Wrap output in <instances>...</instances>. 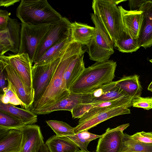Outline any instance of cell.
I'll use <instances>...</instances> for the list:
<instances>
[{"mask_svg":"<svg viewBox=\"0 0 152 152\" xmlns=\"http://www.w3.org/2000/svg\"><path fill=\"white\" fill-rule=\"evenodd\" d=\"M0 65L4 69L7 80L11 83L17 95L23 103L24 108L29 110L34 102V97L28 94L21 77L3 56H0Z\"/></svg>","mask_w":152,"mask_h":152,"instance_id":"obj_11","label":"cell"},{"mask_svg":"<svg viewBox=\"0 0 152 152\" xmlns=\"http://www.w3.org/2000/svg\"><path fill=\"white\" fill-rule=\"evenodd\" d=\"M132 101L130 98L126 97L99 103L85 104H80L79 105V108L80 112L83 114L85 113L91 108L96 106L110 107L113 108L124 107L128 108L132 106Z\"/></svg>","mask_w":152,"mask_h":152,"instance_id":"obj_25","label":"cell"},{"mask_svg":"<svg viewBox=\"0 0 152 152\" xmlns=\"http://www.w3.org/2000/svg\"><path fill=\"white\" fill-rule=\"evenodd\" d=\"M22 138L20 131L9 130L0 140V152H19Z\"/></svg>","mask_w":152,"mask_h":152,"instance_id":"obj_23","label":"cell"},{"mask_svg":"<svg viewBox=\"0 0 152 152\" xmlns=\"http://www.w3.org/2000/svg\"><path fill=\"white\" fill-rule=\"evenodd\" d=\"M101 136L91 133L88 131H85L66 137L73 141L81 150L88 151L87 147L90 142L99 138Z\"/></svg>","mask_w":152,"mask_h":152,"instance_id":"obj_30","label":"cell"},{"mask_svg":"<svg viewBox=\"0 0 152 152\" xmlns=\"http://www.w3.org/2000/svg\"><path fill=\"white\" fill-rule=\"evenodd\" d=\"M129 126L127 124L114 128H108L99 138L96 152H122L123 132Z\"/></svg>","mask_w":152,"mask_h":152,"instance_id":"obj_12","label":"cell"},{"mask_svg":"<svg viewBox=\"0 0 152 152\" xmlns=\"http://www.w3.org/2000/svg\"><path fill=\"white\" fill-rule=\"evenodd\" d=\"M131 137L134 140L145 143L152 144V132H146L143 131L137 132Z\"/></svg>","mask_w":152,"mask_h":152,"instance_id":"obj_35","label":"cell"},{"mask_svg":"<svg viewBox=\"0 0 152 152\" xmlns=\"http://www.w3.org/2000/svg\"><path fill=\"white\" fill-rule=\"evenodd\" d=\"M45 144L50 152H77L79 147L73 141L66 137L51 136Z\"/></svg>","mask_w":152,"mask_h":152,"instance_id":"obj_19","label":"cell"},{"mask_svg":"<svg viewBox=\"0 0 152 152\" xmlns=\"http://www.w3.org/2000/svg\"><path fill=\"white\" fill-rule=\"evenodd\" d=\"M131 113L130 110L124 107H118L98 114L89 120L79 123L74 128L75 133L88 131L100 123L113 117Z\"/></svg>","mask_w":152,"mask_h":152,"instance_id":"obj_16","label":"cell"},{"mask_svg":"<svg viewBox=\"0 0 152 152\" xmlns=\"http://www.w3.org/2000/svg\"><path fill=\"white\" fill-rule=\"evenodd\" d=\"M149 61L152 63V59L150 60Z\"/></svg>","mask_w":152,"mask_h":152,"instance_id":"obj_43","label":"cell"},{"mask_svg":"<svg viewBox=\"0 0 152 152\" xmlns=\"http://www.w3.org/2000/svg\"><path fill=\"white\" fill-rule=\"evenodd\" d=\"M52 24L34 25L21 23L20 43L18 53L28 54L33 63L38 48Z\"/></svg>","mask_w":152,"mask_h":152,"instance_id":"obj_6","label":"cell"},{"mask_svg":"<svg viewBox=\"0 0 152 152\" xmlns=\"http://www.w3.org/2000/svg\"><path fill=\"white\" fill-rule=\"evenodd\" d=\"M77 152H89L88 151H82V150H79Z\"/></svg>","mask_w":152,"mask_h":152,"instance_id":"obj_42","label":"cell"},{"mask_svg":"<svg viewBox=\"0 0 152 152\" xmlns=\"http://www.w3.org/2000/svg\"><path fill=\"white\" fill-rule=\"evenodd\" d=\"M125 1L94 0L92 2L94 14L97 17L114 44L124 31L121 11L117 5Z\"/></svg>","mask_w":152,"mask_h":152,"instance_id":"obj_4","label":"cell"},{"mask_svg":"<svg viewBox=\"0 0 152 152\" xmlns=\"http://www.w3.org/2000/svg\"><path fill=\"white\" fill-rule=\"evenodd\" d=\"M71 23L63 17L59 21L53 24L36 52L34 64L45 52L56 44L71 37Z\"/></svg>","mask_w":152,"mask_h":152,"instance_id":"obj_7","label":"cell"},{"mask_svg":"<svg viewBox=\"0 0 152 152\" xmlns=\"http://www.w3.org/2000/svg\"><path fill=\"white\" fill-rule=\"evenodd\" d=\"M84 53L85 51L82 45L70 42L61 56L59 63L49 85L41 97L33 103L29 110L34 113L49 106L70 93L67 88L64 73L71 62L77 56Z\"/></svg>","mask_w":152,"mask_h":152,"instance_id":"obj_1","label":"cell"},{"mask_svg":"<svg viewBox=\"0 0 152 152\" xmlns=\"http://www.w3.org/2000/svg\"><path fill=\"white\" fill-rule=\"evenodd\" d=\"M114 46L122 53H132L136 51L140 48L137 39H134L124 31L117 41L114 44Z\"/></svg>","mask_w":152,"mask_h":152,"instance_id":"obj_27","label":"cell"},{"mask_svg":"<svg viewBox=\"0 0 152 152\" xmlns=\"http://www.w3.org/2000/svg\"><path fill=\"white\" fill-rule=\"evenodd\" d=\"M71 40L86 46L94 36V27L75 21L71 24Z\"/></svg>","mask_w":152,"mask_h":152,"instance_id":"obj_18","label":"cell"},{"mask_svg":"<svg viewBox=\"0 0 152 152\" xmlns=\"http://www.w3.org/2000/svg\"><path fill=\"white\" fill-rule=\"evenodd\" d=\"M122 152H152V144L137 141L124 133Z\"/></svg>","mask_w":152,"mask_h":152,"instance_id":"obj_26","label":"cell"},{"mask_svg":"<svg viewBox=\"0 0 152 152\" xmlns=\"http://www.w3.org/2000/svg\"><path fill=\"white\" fill-rule=\"evenodd\" d=\"M117 81L107 83L94 90L82 95V104L92 103L97 99L116 86Z\"/></svg>","mask_w":152,"mask_h":152,"instance_id":"obj_28","label":"cell"},{"mask_svg":"<svg viewBox=\"0 0 152 152\" xmlns=\"http://www.w3.org/2000/svg\"><path fill=\"white\" fill-rule=\"evenodd\" d=\"M26 125L11 114L0 111V129L20 131Z\"/></svg>","mask_w":152,"mask_h":152,"instance_id":"obj_29","label":"cell"},{"mask_svg":"<svg viewBox=\"0 0 152 152\" xmlns=\"http://www.w3.org/2000/svg\"><path fill=\"white\" fill-rule=\"evenodd\" d=\"M116 86L124 91L132 100L140 96L142 88L137 75L124 76L117 81Z\"/></svg>","mask_w":152,"mask_h":152,"instance_id":"obj_22","label":"cell"},{"mask_svg":"<svg viewBox=\"0 0 152 152\" xmlns=\"http://www.w3.org/2000/svg\"><path fill=\"white\" fill-rule=\"evenodd\" d=\"M0 111L11 114L26 125L34 124L37 121V115L29 110L19 108L10 104H4L0 102Z\"/></svg>","mask_w":152,"mask_h":152,"instance_id":"obj_20","label":"cell"},{"mask_svg":"<svg viewBox=\"0 0 152 152\" xmlns=\"http://www.w3.org/2000/svg\"><path fill=\"white\" fill-rule=\"evenodd\" d=\"M21 1L19 0H1L0 1V6L8 7L14 5L15 3Z\"/></svg>","mask_w":152,"mask_h":152,"instance_id":"obj_39","label":"cell"},{"mask_svg":"<svg viewBox=\"0 0 152 152\" xmlns=\"http://www.w3.org/2000/svg\"><path fill=\"white\" fill-rule=\"evenodd\" d=\"M118 7L121 11L124 31L132 38L137 39L143 18L142 12L127 10L121 6Z\"/></svg>","mask_w":152,"mask_h":152,"instance_id":"obj_15","label":"cell"},{"mask_svg":"<svg viewBox=\"0 0 152 152\" xmlns=\"http://www.w3.org/2000/svg\"><path fill=\"white\" fill-rule=\"evenodd\" d=\"M3 56L21 77L28 94L34 97L32 85L33 63L28 54L17 53Z\"/></svg>","mask_w":152,"mask_h":152,"instance_id":"obj_10","label":"cell"},{"mask_svg":"<svg viewBox=\"0 0 152 152\" xmlns=\"http://www.w3.org/2000/svg\"><path fill=\"white\" fill-rule=\"evenodd\" d=\"M116 66V62L108 60L102 62H96L85 68L69 91L71 93L83 94L113 81Z\"/></svg>","mask_w":152,"mask_h":152,"instance_id":"obj_2","label":"cell"},{"mask_svg":"<svg viewBox=\"0 0 152 152\" xmlns=\"http://www.w3.org/2000/svg\"><path fill=\"white\" fill-rule=\"evenodd\" d=\"M71 42L70 37L56 44L47 50L34 64H46L60 58Z\"/></svg>","mask_w":152,"mask_h":152,"instance_id":"obj_24","label":"cell"},{"mask_svg":"<svg viewBox=\"0 0 152 152\" xmlns=\"http://www.w3.org/2000/svg\"><path fill=\"white\" fill-rule=\"evenodd\" d=\"M149 0L129 1L128 5L130 11H139L143 4L148 1Z\"/></svg>","mask_w":152,"mask_h":152,"instance_id":"obj_37","label":"cell"},{"mask_svg":"<svg viewBox=\"0 0 152 152\" xmlns=\"http://www.w3.org/2000/svg\"><path fill=\"white\" fill-rule=\"evenodd\" d=\"M126 97L130 98L124 91L116 86L92 103H99Z\"/></svg>","mask_w":152,"mask_h":152,"instance_id":"obj_33","label":"cell"},{"mask_svg":"<svg viewBox=\"0 0 152 152\" xmlns=\"http://www.w3.org/2000/svg\"><path fill=\"white\" fill-rule=\"evenodd\" d=\"M132 106L148 110L152 109V98L137 96L132 101Z\"/></svg>","mask_w":152,"mask_h":152,"instance_id":"obj_34","label":"cell"},{"mask_svg":"<svg viewBox=\"0 0 152 152\" xmlns=\"http://www.w3.org/2000/svg\"><path fill=\"white\" fill-rule=\"evenodd\" d=\"M8 81V80H7ZM7 88L0 94V101L4 104H10L14 105H20L24 108V104L17 95L11 83L8 81Z\"/></svg>","mask_w":152,"mask_h":152,"instance_id":"obj_32","label":"cell"},{"mask_svg":"<svg viewBox=\"0 0 152 152\" xmlns=\"http://www.w3.org/2000/svg\"><path fill=\"white\" fill-rule=\"evenodd\" d=\"M21 23L15 18H9L7 27L0 30V55L10 51L18 53L21 40Z\"/></svg>","mask_w":152,"mask_h":152,"instance_id":"obj_9","label":"cell"},{"mask_svg":"<svg viewBox=\"0 0 152 152\" xmlns=\"http://www.w3.org/2000/svg\"><path fill=\"white\" fill-rule=\"evenodd\" d=\"M148 89V90L152 92V81L149 85Z\"/></svg>","mask_w":152,"mask_h":152,"instance_id":"obj_41","label":"cell"},{"mask_svg":"<svg viewBox=\"0 0 152 152\" xmlns=\"http://www.w3.org/2000/svg\"><path fill=\"white\" fill-rule=\"evenodd\" d=\"M47 124L58 137H66L75 134L74 128L61 121L49 120L46 121Z\"/></svg>","mask_w":152,"mask_h":152,"instance_id":"obj_31","label":"cell"},{"mask_svg":"<svg viewBox=\"0 0 152 152\" xmlns=\"http://www.w3.org/2000/svg\"><path fill=\"white\" fill-rule=\"evenodd\" d=\"M82 53L75 57L70 63L64 75L68 90L82 73L84 68V54Z\"/></svg>","mask_w":152,"mask_h":152,"instance_id":"obj_21","label":"cell"},{"mask_svg":"<svg viewBox=\"0 0 152 152\" xmlns=\"http://www.w3.org/2000/svg\"><path fill=\"white\" fill-rule=\"evenodd\" d=\"M20 131L22 138L19 152H38L45 144L40 126L26 125Z\"/></svg>","mask_w":152,"mask_h":152,"instance_id":"obj_13","label":"cell"},{"mask_svg":"<svg viewBox=\"0 0 152 152\" xmlns=\"http://www.w3.org/2000/svg\"><path fill=\"white\" fill-rule=\"evenodd\" d=\"M10 15V13L7 11L0 10V30L7 27Z\"/></svg>","mask_w":152,"mask_h":152,"instance_id":"obj_36","label":"cell"},{"mask_svg":"<svg viewBox=\"0 0 152 152\" xmlns=\"http://www.w3.org/2000/svg\"><path fill=\"white\" fill-rule=\"evenodd\" d=\"M61 60V57L51 62L41 65L34 64L32 68V85L34 100L37 101L49 85Z\"/></svg>","mask_w":152,"mask_h":152,"instance_id":"obj_8","label":"cell"},{"mask_svg":"<svg viewBox=\"0 0 152 152\" xmlns=\"http://www.w3.org/2000/svg\"><path fill=\"white\" fill-rule=\"evenodd\" d=\"M38 152H50L47 145L45 143L40 148Z\"/></svg>","mask_w":152,"mask_h":152,"instance_id":"obj_40","label":"cell"},{"mask_svg":"<svg viewBox=\"0 0 152 152\" xmlns=\"http://www.w3.org/2000/svg\"><path fill=\"white\" fill-rule=\"evenodd\" d=\"M139 11L143 14V18L138 37L139 47L146 49L152 46V0L145 3Z\"/></svg>","mask_w":152,"mask_h":152,"instance_id":"obj_14","label":"cell"},{"mask_svg":"<svg viewBox=\"0 0 152 152\" xmlns=\"http://www.w3.org/2000/svg\"><path fill=\"white\" fill-rule=\"evenodd\" d=\"M0 87L1 91L3 93L4 90L7 87V82H8L7 76L4 73L2 67L0 65Z\"/></svg>","mask_w":152,"mask_h":152,"instance_id":"obj_38","label":"cell"},{"mask_svg":"<svg viewBox=\"0 0 152 152\" xmlns=\"http://www.w3.org/2000/svg\"><path fill=\"white\" fill-rule=\"evenodd\" d=\"M82 94L70 93L64 98L51 105L37 111L34 113L37 115L48 114L58 110H67L72 112L77 105L81 104Z\"/></svg>","mask_w":152,"mask_h":152,"instance_id":"obj_17","label":"cell"},{"mask_svg":"<svg viewBox=\"0 0 152 152\" xmlns=\"http://www.w3.org/2000/svg\"><path fill=\"white\" fill-rule=\"evenodd\" d=\"M21 23L31 25L52 24L63 17L46 0H21L16 10Z\"/></svg>","mask_w":152,"mask_h":152,"instance_id":"obj_3","label":"cell"},{"mask_svg":"<svg viewBox=\"0 0 152 152\" xmlns=\"http://www.w3.org/2000/svg\"><path fill=\"white\" fill-rule=\"evenodd\" d=\"M90 15L95 32L87 45L89 59L98 62L108 61L114 53V43L97 17L93 13Z\"/></svg>","mask_w":152,"mask_h":152,"instance_id":"obj_5","label":"cell"}]
</instances>
